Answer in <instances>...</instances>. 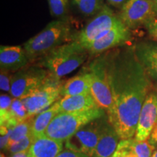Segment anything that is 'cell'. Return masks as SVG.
Returning <instances> with one entry per match:
<instances>
[{
  "instance_id": "83f0119b",
  "label": "cell",
  "mask_w": 157,
  "mask_h": 157,
  "mask_svg": "<svg viewBox=\"0 0 157 157\" xmlns=\"http://www.w3.org/2000/svg\"><path fill=\"white\" fill-rule=\"evenodd\" d=\"M12 127L6 126V125H1L0 132H1V137H0V146L2 150L6 151L9 145L10 137L11 135Z\"/></svg>"
},
{
  "instance_id": "cb8c5ba5",
  "label": "cell",
  "mask_w": 157,
  "mask_h": 157,
  "mask_svg": "<svg viewBox=\"0 0 157 157\" xmlns=\"http://www.w3.org/2000/svg\"><path fill=\"white\" fill-rule=\"evenodd\" d=\"M50 14L56 19L70 17L69 0H47Z\"/></svg>"
},
{
  "instance_id": "8d00e7d4",
  "label": "cell",
  "mask_w": 157,
  "mask_h": 157,
  "mask_svg": "<svg viewBox=\"0 0 157 157\" xmlns=\"http://www.w3.org/2000/svg\"><path fill=\"white\" fill-rule=\"evenodd\" d=\"M0 157H5V154H4L3 153H1V155H0Z\"/></svg>"
},
{
  "instance_id": "e0dca14e",
  "label": "cell",
  "mask_w": 157,
  "mask_h": 157,
  "mask_svg": "<svg viewBox=\"0 0 157 157\" xmlns=\"http://www.w3.org/2000/svg\"><path fill=\"white\" fill-rule=\"evenodd\" d=\"M123 157H151L155 146L149 140L138 141L135 137L121 140L117 148Z\"/></svg>"
},
{
  "instance_id": "6da1fadb",
  "label": "cell",
  "mask_w": 157,
  "mask_h": 157,
  "mask_svg": "<svg viewBox=\"0 0 157 157\" xmlns=\"http://www.w3.org/2000/svg\"><path fill=\"white\" fill-rule=\"evenodd\" d=\"M106 68L113 99L108 118L121 140L132 138L143 103L151 91V81L135 47L108 51Z\"/></svg>"
},
{
  "instance_id": "836d02e7",
  "label": "cell",
  "mask_w": 157,
  "mask_h": 157,
  "mask_svg": "<svg viewBox=\"0 0 157 157\" xmlns=\"http://www.w3.org/2000/svg\"><path fill=\"white\" fill-rule=\"evenodd\" d=\"M111 157H123L122 155H121L120 153H119L118 151L116 150V151L113 153V154Z\"/></svg>"
},
{
  "instance_id": "3957f363",
  "label": "cell",
  "mask_w": 157,
  "mask_h": 157,
  "mask_svg": "<svg viewBox=\"0 0 157 157\" xmlns=\"http://www.w3.org/2000/svg\"><path fill=\"white\" fill-rule=\"evenodd\" d=\"M88 56L87 49L78 41L73 40L50 51L37 60V65L60 79L83 64Z\"/></svg>"
},
{
  "instance_id": "d6986e66",
  "label": "cell",
  "mask_w": 157,
  "mask_h": 157,
  "mask_svg": "<svg viewBox=\"0 0 157 157\" xmlns=\"http://www.w3.org/2000/svg\"><path fill=\"white\" fill-rule=\"evenodd\" d=\"M91 78L87 70L74 77L69 78L63 84L60 91L61 97L90 93Z\"/></svg>"
},
{
  "instance_id": "44dd1931",
  "label": "cell",
  "mask_w": 157,
  "mask_h": 157,
  "mask_svg": "<svg viewBox=\"0 0 157 157\" xmlns=\"http://www.w3.org/2000/svg\"><path fill=\"white\" fill-rule=\"evenodd\" d=\"M78 11L86 17H93L105 6L103 0H69Z\"/></svg>"
},
{
  "instance_id": "4dcf8cb0",
  "label": "cell",
  "mask_w": 157,
  "mask_h": 157,
  "mask_svg": "<svg viewBox=\"0 0 157 157\" xmlns=\"http://www.w3.org/2000/svg\"><path fill=\"white\" fill-rule=\"evenodd\" d=\"M127 0H107L109 5H111L113 7H116L117 9H121L123 6L125 5Z\"/></svg>"
},
{
  "instance_id": "ac0fdd59",
  "label": "cell",
  "mask_w": 157,
  "mask_h": 157,
  "mask_svg": "<svg viewBox=\"0 0 157 157\" xmlns=\"http://www.w3.org/2000/svg\"><path fill=\"white\" fill-rule=\"evenodd\" d=\"M63 149V142L45 135L36 137L30 148L31 157H57Z\"/></svg>"
},
{
  "instance_id": "2e32d148",
  "label": "cell",
  "mask_w": 157,
  "mask_h": 157,
  "mask_svg": "<svg viewBox=\"0 0 157 157\" xmlns=\"http://www.w3.org/2000/svg\"><path fill=\"white\" fill-rule=\"evenodd\" d=\"M58 103L60 113L84 111L98 106L91 93L62 97Z\"/></svg>"
},
{
  "instance_id": "d590c367",
  "label": "cell",
  "mask_w": 157,
  "mask_h": 157,
  "mask_svg": "<svg viewBox=\"0 0 157 157\" xmlns=\"http://www.w3.org/2000/svg\"><path fill=\"white\" fill-rule=\"evenodd\" d=\"M154 10L156 12V14L157 15V4H154Z\"/></svg>"
},
{
  "instance_id": "7402d4cb",
  "label": "cell",
  "mask_w": 157,
  "mask_h": 157,
  "mask_svg": "<svg viewBox=\"0 0 157 157\" xmlns=\"http://www.w3.org/2000/svg\"><path fill=\"white\" fill-rule=\"evenodd\" d=\"M29 117L31 116H29L22 99L13 98L10 108V119L2 125L13 127Z\"/></svg>"
},
{
  "instance_id": "8992f818",
  "label": "cell",
  "mask_w": 157,
  "mask_h": 157,
  "mask_svg": "<svg viewBox=\"0 0 157 157\" xmlns=\"http://www.w3.org/2000/svg\"><path fill=\"white\" fill-rule=\"evenodd\" d=\"M50 76V72L39 65L26 66L13 74L10 94L13 98L23 99L42 87Z\"/></svg>"
},
{
  "instance_id": "52a82bcc",
  "label": "cell",
  "mask_w": 157,
  "mask_h": 157,
  "mask_svg": "<svg viewBox=\"0 0 157 157\" xmlns=\"http://www.w3.org/2000/svg\"><path fill=\"white\" fill-rule=\"evenodd\" d=\"M119 20V16L105 5L98 14L90 19L83 29L76 33L75 40L87 49L92 43L108 34Z\"/></svg>"
},
{
  "instance_id": "f1b7e54d",
  "label": "cell",
  "mask_w": 157,
  "mask_h": 157,
  "mask_svg": "<svg viewBox=\"0 0 157 157\" xmlns=\"http://www.w3.org/2000/svg\"><path fill=\"white\" fill-rule=\"evenodd\" d=\"M149 35L157 41V19L156 17L151 20L145 25Z\"/></svg>"
},
{
  "instance_id": "d6a6232c",
  "label": "cell",
  "mask_w": 157,
  "mask_h": 157,
  "mask_svg": "<svg viewBox=\"0 0 157 157\" xmlns=\"http://www.w3.org/2000/svg\"><path fill=\"white\" fill-rule=\"evenodd\" d=\"M10 157H31L29 150L23 151L18 153H15L14 154H12Z\"/></svg>"
},
{
  "instance_id": "9c48e42d",
  "label": "cell",
  "mask_w": 157,
  "mask_h": 157,
  "mask_svg": "<svg viewBox=\"0 0 157 157\" xmlns=\"http://www.w3.org/2000/svg\"><path fill=\"white\" fill-rule=\"evenodd\" d=\"M102 117L87 124L65 142L66 148L93 157L99 140Z\"/></svg>"
},
{
  "instance_id": "277c9868",
  "label": "cell",
  "mask_w": 157,
  "mask_h": 157,
  "mask_svg": "<svg viewBox=\"0 0 157 157\" xmlns=\"http://www.w3.org/2000/svg\"><path fill=\"white\" fill-rule=\"evenodd\" d=\"M105 114V111L99 106L84 111L59 113L49 124L44 135L64 143L84 125Z\"/></svg>"
},
{
  "instance_id": "ba28073f",
  "label": "cell",
  "mask_w": 157,
  "mask_h": 157,
  "mask_svg": "<svg viewBox=\"0 0 157 157\" xmlns=\"http://www.w3.org/2000/svg\"><path fill=\"white\" fill-rule=\"evenodd\" d=\"M63 84L60 78L51 75L50 78L42 87L23 98L22 101L29 116L39 114L58 101L61 96L60 91Z\"/></svg>"
},
{
  "instance_id": "74e56055",
  "label": "cell",
  "mask_w": 157,
  "mask_h": 157,
  "mask_svg": "<svg viewBox=\"0 0 157 157\" xmlns=\"http://www.w3.org/2000/svg\"><path fill=\"white\" fill-rule=\"evenodd\" d=\"M152 1L154 4H157V0H152Z\"/></svg>"
},
{
  "instance_id": "1f68e13d",
  "label": "cell",
  "mask_w": 157,
  "mask_h": 157,
  "mask_svg": "<svg viewBox=\"0 0 157 157\" xmlns=\"http://www.w3.org/2000/svg\"><path fill=\"white\" fill-rule=\"evenodd\" d=\"M149 141L152 143L154 146H156L157 145V124L155 127V128L153 130V132L151 135L150 138H149Z\"/></svg>"
},
{
  "instance_id": "e575fe53",
  "label": "cell",
  "mask_w": 157,
  "mask_h": 157,
  "mask_svg": "<svg viewBox=\"0 0 157 157\" xmlns=\"http://www.w3.org/2000/svg\"><path fill=\"white\" fill-rule=\"evenodd\" d=\"M151 157H157V149H156L154 151V153H153Z\"/></svg>"
},
{
  "instance_id": "7a4b0ae2",
  "label": "cell",
  "mask_w": 157,
  "mask_h": 157,
  "mask_svg": "<svg viewBox=\"0 0 157 157\" xmlns=\"http://www.w3.org/2000/svg\"><path fill=\"white\" fill-rule=\"evenodd\" d=\"M76 34L71 17L56 19L29 39L23 48L31 63L37 61L55 48L75 40Z\"/></svg>"
},
{
  "instance_id": "8fae6325",
  "label": "cell",
  "mask_w": 157,
  "mask_h": 157,
  "mask_svg": "<svg viewBox=\"0 0 157 157\" xmlns=\"http://www.w3.org/2000/svg\"><path fill=\"white\" fill-rule=\"evenodd\" d=\"M129 29L121 20L105 36L92 43L87 48L90 56L97 57L117 47H122L130 39Z\"/></svg>"
},
{
  "instance_id": "30bf717a",
  "label": "cell",
  "mask_w": 157,
  "mask_h": 157,
  "mask_svg": "<svg viewBox=\"0 0 157 157\" xmlns=\"http://www.w3.org/2000/svg\"><path fill=\"white\" fill-rule=\"evenodd\" d=\"M120 10L119 19L129 29L145 25L156 15L152 0H127Z\"/></svg>"
},
{
  "instance_id": "5bb4252c",
  "label": "cell",
  "mask_w": 157,
  "mask_h": 157,
  "mask_svg": "<svg viewBox=\"0 0 157 157\" xmlns=\"http://www.w3.org/2000/svg\"><path fill=\"white\" fill-rule=\"evenodd\" d=\"M24 48L20 46H1L0 66L10 72H17L30 63Z\"/></svg>"
},
{
  "instance_id": "ffe728a7",
  "label": "cell",
  "mask_w": 157,
  "mask_h": 157,
  "mask_svg": "<svg viewBox=\"0 0 157 157\" xmlns=\"http://www.w3.org/2000/svg\"><path fill=\"white\" fill-rule=\"evenodd\" d=\"M59 113V105L57 101L48 109L35 116L31 127V133L35 138L44 135L49 124Z\"/></svg>"
},
{
  "instance_id": "7c38bea8",
  "label": "cell",
  "mask_w": 157,
  "mask_h": 157,
  "mask_svg": "<svg viewBox=\"0 0 157 157\" xmlns=\"http://www.w3.org/2000/svg\"><path fill=\"white\" fill-rule=\"evenodd\" d=\"M157 124V92L148 94L141 109L137 121L135 139L144 141L150 138Z\"/></svg>"
},
{
  "instance_id": "f546056e",
  "label": "cell",
  "mask_w": 157,
  "mask_h": 157,
  "mask_svg": "<svg viewBox=\"0 0 157 157\" xmlns=\"http://www.w3.org/2000/svg\"><path fill=\"white\" fill-rule=\"evenodd\" d=\"M57 157H89L87 155L82 154L81 152L75 151L70 150L66 148V150H63L58 155Z\"/></svg>"
},
{
  "instance_id": "5b68a950",
  "label": "cell",
  "mask_w": 157,
  "mask_h": 157,
  "mask_svg": "<svg viewBox=\"0 0 157 157\" xmlns=\"http://www.w3.org/2000/svg\"><path fill=\"white\" fill-rule=\"evenodd\" d=\"M86 70L91 78L90 93L98 106L109 112L112 106L113 99L107 73L106 52L96 57Z\"/></svg>"
},
{
  "instance_id": "603a6c76",
  "label": "cell",
  "mask_w": 157,
  "mask_h": 157,
  "mask_svg": "<svg viewBox=\"0 0 157 157\" xmlns=\"http://www.w3.org/2000/svg\"><path fill=\"white\" fill-rule=\"evenodd\" d=\"M34 117L35 116H31V117L27 118L26 119L17 124L14 127H12L8 146L24 138L25 137L28 136L29 134H31V127H32Z\"/></svg>"
},
{
  "instance_id": "9a60e30c",
  "label": "cell",
  "mask_w": 157,
  "mask_h": 157,
  "mask_svg": "<svg viewBox=\"0 0 157 157\" xmlns=\"http://www.w3.org/2000/svg\"><path fill=\"white\" fill-rule=\"evenodd\" d=\"M135 52L151 80L157 82V44L141 42L135 47Z\"/></svg>"
},
{
  "instance_id": "4316f807",
  "label": "cell",
  "mask_w": 157,
  "mask_h": 157,
  "mask_svg": "<svg viewBox=\"0 0 157 157\" xmlns=\"http://www.w3.org/2000/svg\"><path fill=\"white\" fill-rule=\"evenodd\" d=\"M12 72L9 71L1 68L0 72V88L2 91L5 93H10L12 78H13Z\"/></svg>"
},
{
  "instance_id": "d4e9b609",
  "label": "cell",
  "mask_w": 157,
  "mask_h": 157,
  "mask_svg": "<svg viewBox=\"0 0 157 157\" xmlns=\"http://www.w3.org/2000/svg\"><path fill=\"white\" fill-rule=\"evenodd\" d=\"M13 98L7 94L0 96V124L7 123L10 119V108Z\"/></svg>"
},
{
  "instance_id": "484cf974",
  "label": "cell",
  "mask_w": 157,
  "mask_h": 157,
  "mask_svg": "<svg viewBox=\"0 0 157 157\" xmlns=\"http://www.w3.org/2000/svg\"><path fill=\"white\" fill-rule=\"evenodd\" d=\"M34 140L35 137L33 135L32 133H31L28 136L25 137L24 138L10 145L7 149H6V151H7L12 155L15 154V153L29 150V148H30Z\"/></svg>"
},
{
  "instance_id": "4fadbf2b",
  "label": "cell",
  "mask_w": 157,
  "mask_h": 157,
  "mask_svg": "<svg viewBox=\"0 0 157 157\" xmlns=\"http://www.w3.org/2000/svg\"><path fill=\"white\" fill-rule=\"evenodd\" d=\"M119 140L117 132L105 114L102 117L99 140L93 157H111L117 150Z\"/></svg>"
}]
</instances>
